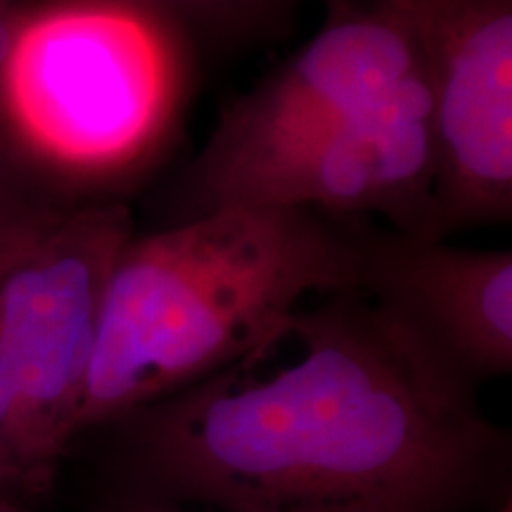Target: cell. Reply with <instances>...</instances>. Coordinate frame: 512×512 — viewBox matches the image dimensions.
<instances>
[{"mask_svg": "<svg viewBox=\"0 0 512 512\" xmlns=\"http://www.w3.org/2000/svg\"><path fill=\"white\" fill-rule=\"evenodd\" d=\"M128 494L211 512H489L512 444L456 373L361 290L112 422Z\"/></svg>", "mask_w": 512, "mask_h": 512, "instance_id": "6da1fadb", "label": "cell"}, {"mask_svg": "<svg viewBox=\"0 0 512 512\" xmlns=\"http://www.w3.org/2000/svg\"><path fill=\"white\" fill-rule=\"evenodd\" d=\"M358 290L356 219L230 204L133 235L102 292L79 437L273 342L309 297Z\"/></svg>", "mask_w": 512, "mask_h": 512, "instance_id": "7a4b0ae2", "label": "cell"}, {"mask_svg": "<svg viewBox=\"0 0 512 512\" xmlns=\"http://www.w3.org/2000/svg\"><path fill=\"white\" fill-rule=\"evenodd\" d=\"M181 38L126 0H48L19 19L0 81V138L76 200L162 145Z\"/></svg>", "mask_w": 512, "mask_h": 512, "instance_id": "3957f363", "label": "cell"}, {"mask_svg": "<svg viewBox=\"0 0 512 512\" xmlns=\"http://www.w3.org/2000/svg\"><path fill=\"white\" fill-rule=\"evenodd\" d=\"M131 211L114 197L74 204L0 254V389L12 408V496L48 494L79 439L102 292Z\"/></svg>", "mask_w": 512, "mask_h": 512, "instance_id": "277c9868", "label": "cell"}, {"mask_svg": "<svg viewBox=\"0 0 512 512\" xmlns=\"http://www.w3.org/2000/svg\"><path fill=\"white\" fill-rule=\"evenodd\" d=\"M437 183L432 102L420 91L219 169L183 171L171 207L178 221L230 204L380 216L399 233L439 240Z\"/></svg>", "mask_w": 512, "mask_h": 512, "instance_id": "5b68a950", "label": "cell"}, {"mask_svg": "<svg viewBox=\"0 0 512 512\" xmlns=\"http://www.w3.org/2000/svg\"><path fill=\"white\" fill-rule=\"evenodd\" d=\"M422 57L439 150L437 235L512 219V0H382Z\"/></svg>", "mask_w": 512, "mask_h": 512, "instance_id": "8992f818", "label": "cell"}, {"mask_svg": "<svg viewBox=\"0 0 512 512\" xmlns=\"http://www.w3.org/2000/svg\"><path fill=\"white\" fill-rule=\"evenodd\" d=\"M325 5L328 17L318 34L221 114L185 169L238 162L283 140L427 91L411 31L382 0Z\"/></svg>", "mask_w": 512, "mask_h": 512, "instance_id": "52a82bcc", "label": "cell"}, {"mask_svg": "<svg viewBox=\"0 0 512 512\" xmlns=\"http://www.w3.org/2000/svg\"><path fill=\"white\" fill-rule=\"evenodd\" d=\"M358 290L479 387L512 370V252L356 221Z\"/></svg>", "mask_w": 512, "mask_h": 512, "instance_id": "ba28073f", "label": "cell"}, {"mask_svg": "<svg viewBox=\"0 0 512 512\" xmlns=\"http://www.w3.org/2000/svg\"><path fill=\"white\" fill-rule=\"evenodd\" d=\"M98 512H211V510H197L185 508V505H174L166 501H155V498H145L138 494H128V491H119Z\"/></svg>", "mask_w": 512, "mask_h": 512, "instance_id": "9c48e42d", "label": "cell"}, {"mask_svg": "<svg viewBox=\"0 0 512 512\" xmlns=\"http://www.w3.org/2000/svg\"><path fill=\"white\" fill-rule=\"evenodd\" d=\"M0 512H31L27 501H19L15 496L0 494Z\"/></svg>", "mask_w": 512, "mask_h": 512, "instance_id": "30bf717a", "label": "cell"}, {"mask_svg": "<svg viewBox=\"0 0 512 512\" xmlns=\"http://www.w3.org/2000/svg\"><path fill=\"white\" fill-rule=\"evenodd\" d=\"M126 3L136 5V8L145 10L147 15H152L155 19H159V5H162V0H126Z\"/></svg>", "mask_w": 512, "mask_h": 512, "instance_id": "8fae6325", "label": "cell"}, {"mask_svg": "<svg viewBox=\"0 0 512 512\" xmlns=\"http://www.w3.org/2000/svg\"><path fill=\"white\" fill-rule=\"evenodd\" d=\"M489 512H512V494L510 496H505L501 503L496 505V508H491Z\"/></svg>", "mask_w": 512, "mask_h": 512, "instance_id": "7c38bea8", "label": "cell"}]
</instances>
